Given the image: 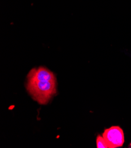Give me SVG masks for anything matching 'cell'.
Instances as JSON below:
<instances>
[{
	"label": "cell",
	"mask_w": 131,
	"mask_h": 148,
	"mask_svg": "<svg viewBox=\"0 0 131 148\" xmlns=\"http://www.w3.org/2000/svg\"><path fill=\"white\" fill-rule=\"evenodd\" d=\"M96 146L98 148H108V146L103 138L100 135L98 136L96 138Z\"/></svg>",
	"instance_id": "3"
},
{
	"label": "cell",
	"mask_w": 131,
	"mask_h": 148,
	"mask_svg": "<svg viewBox=\"0 0 131 148\" xmlns=\"http://www.w3.org/2000/svg\"><path fill=\"white\" fill-rule=\"evenodd\" d=\"M26 90L40 105H47L56 93V79L54 73L44 67L31 69L27 75Z\"/></svg>",
	"instance_id": "1"
},
{
	"label": "cell",
	"mask_w": 131,
	"mask_h": 148,
	"mask_svg": "<svg viewBox=\"0 0 131 148\" xmlns=\"http://www.w3.org/2000/svg\"><path fill=\"white\" fill-rule=\"evenodd\" d=\"M102 136L109 148L121 147L125 141L124 132L119 126H112L105 129Z\"/></svg>",
	"instance_id": "2"
},
{
	"label": "cell",
	"mask_w": 131,
	"mask_h": 148,
	"mask_svg": "<svg viewBox=\"0 0 131 148\" xmlns=\"http://www.w3.org/2000/svg\"><path fill=\"white\" fill-rule=\"evenodd\" d=\"M130 146H131V144H130Z\"/></svg>",
	"instance_id": "4"
}]
</instances>
